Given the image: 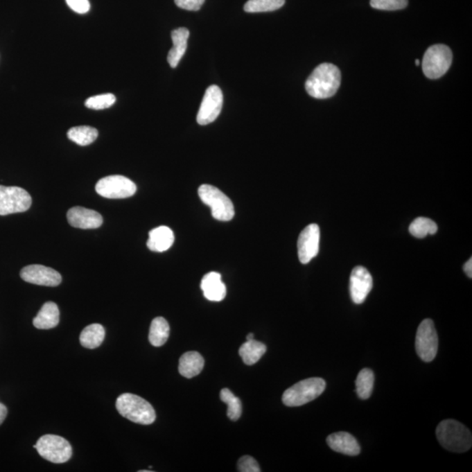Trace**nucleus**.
I'll use <instances>...</instances> for the list:
<instances>
[{
    "mask_svg": "<svg viewBox=\"0 0 472 472\" xmlns=\"http://www.w3.org/2000/svg\"><path fill=\"white\" fill-rule=\"evenodd\" d=\"M341 83V73L337 66L323 63L311 73L306 82V89L311 96L326 99L335 95Z\"/></svg>",
    "mask_w": 472,
    "mask_h": 472,
    "instance_id": "f257e3e1",
    "label": "nucleus"
},
{
    "mask_svg": "<svg viewBox=\"0 0 472 472\" xmlns=\"http://www.w3.org/2000/svg\"><path fill=\"white\" fill-rule=\"evenodd\" d=\"M437 437L442 446L448 451L462 453L471 448V431L457 421H442L437 428Z\"/></svg>",
    "mask_w": 472,
    "mask_h": 472,
    "instance_id": "f03ea898",
    "label": "nucleus"
},
{
    "mask_svg": "<svg viewBox=\"0 0 472 472\" xmlns=\"http://www.w3.org/2000/svg\"><path fill=\"white\" fill-rule=\"evenodd\" d=\"M116 408L122 417L133 423L150 425L156 420V412L148 401L130 393L117 398Z\"/></svg>",
    "mask_w": 472,
    "mask_h": 472,
    "instance_id": "7ed1b4c3",
    "label": "nucleus"
},
{
    "mask_svg": "<svg viewBox=\"0 0 472 472\" xmlns=\"http://www.w3.org/2000/svg\"><path fill=\"white\" fill-rule=\"evenodd\" d=\"M326 383L321 378H309L288 388L283 394V403L288 407H299L323 394Z\"/></svg>",
    "mask_w": 472,
    "mask_h": 472,
    "instance_id": "20e7f679",
    "label": "nucleus"
},
{
    "mask_svg": "<svg viewBox=\"0 0 472 472\" xmlns=\"http://www.w3.org/2000/svg\"><path fill=\"white\" fill-rule=\"evenodd\" d=\"M200 200L212 211L214 219L229 222L234 216V207L231 200L216 186L202 185L199 187Z\"/></svg>",
    "mask_w": 472,
    "mask_h": 472,
    "instance_id": "39448f33",
    "label": "nucleus"
},
{
    "mask_svg": "<svg viewBox=\"0 0 472 472\" xmlns=\"http://www.w3.org/2000/svg\"><path fill=\"white\" fill-rule=\"evenodd\" d=\"M35 448L40 456L53 464H63L72 457L71 445L68 441L55 435H45L37 441Z\"/></svg>",
    "mask_w": 472,
    "mask_h": 472,
    "instance_id": "423d86ee",
    "label": "nucleus"
},
{
    "mask_svg": "<svg viewBox=\"0 0 472 472\" xmlns=\"http://www.w3.org/2000/svg\"><path fill=\"white\" fill-rule=\"evenodd\" d=\"M452 52L442 44L431 46L423 56V70L430 79H438L446 73L452 63Z\"/></svg>",
    "mask_w": 472,
    "mask_h": 472,
    "instance_id": "0eeeda50",
    "label": "nucleus"
},
{
    "mask_svg": "<svg viewBox=\"0 0 472 472\" xmlns=\"http://www.w3.org/2000/svg\"><path fill=\"white\" fill-rule=\"evenodd\" d=\"M31 205V196L25 189L0 186V216L26 212Z\"/></svg>",
    "mask_w": 472,
    "mask_h": 472,
    "instance_id": "6e6552de",
    "label": "nucleus"
},
{
    "mask_svg": "<svg viewBox=\"0 0 472 472\" xmlns=\"http://www.w3.org/2000/svg\"><path fill=\"white\" fill-rule=\"evenodd\" d=\"M96 193L107 199H125L137 192V186L128 178L122 175L105 177L97 182Z\"/></svg>",
    "mask_w": 472,
    "mask_h": 472,
    "instance_id": "1a4fd4ad",
    "label": "nucleus"
},
{
    "mask_svg": "<svg viewBox=\"0 0 472 472\" xmlns=\"http://www.w3.org/2000/svg\"><path fill=\"white\" fill-rule=\"evenodd\" d=\"M418 356L425 362H430L437 356L438 336L433 321L424 320L418 327L416 338Z\"/></svg>",
    "mask_w": 472,
    "mask_h": 472,
    "instance_id": "9d476101",
    "label": "nucleus"
},
{
    "mask_svg": "<svg viewBox=\"0 0 472 472\" xmlns=\"http://www.w3.org/2000/svg\"><path fill=\"white\" fill-rule=\"evenodd\" d=\"M223 94L218 86L212 85L207 89L200 105L197 122L200 125H207L216 121L222 112Z\"/></svg>",
    "mask_w": 472,
    "mask_h": 472,
    "instance_id": "9b49d317",
    "label": "nucleus"
},
{
    "mask_svg": "<svg viewBox=\"0 0 472 472\" xmlns=\"http://www.w3.org/2000/svg\"><path fill=\"white\" fill-rule=\"evenodd\" d=\"M320 229L317 224H310L301 232L297 241V253L303 264L310 263L320 251Z\"/></svg>",
    "mask_w": 472,
    "mask_h": 472,
    "instance_id": "f8f14e48",
    "label": "nucleus"
},
{
    "mask_svg": "<svg viewBox=\"0 0 472 472\" xmlns=\"http://www.w3.org/2000/svg\"><path fill=\"white\" fill-rule=\"evenodd\" d=\"M21 277L26 283L49 287L58 286L62 280L58 271L39 264L23 268Z\"/></svg>",
    "mask_w": 472,
    "mask_h": 472,
    "instance_id": "ddd939ff",
    "label": "nucleus"
},
{
    "mask_svg": "<svg viewBox=\"0 0 472 472\" xmlns=\"http://www.w3.org/2000/svg\"><path fill=\"white\" fill-rule=\"evenodd\" d=\"M373 288V277L369 271L362 266H357L351 271L350 277V294L353 303L365 302Z\"/></svg>",
    "mask_w": 472,
    "mask_h": 472,
    "instance_id": "4468645a",
    "label": "nucleus"
},
{
    "mask_svg": "<svg viewBox=\"0 0 472 472\" xmlns=\"http://www.w3.org/2000/svg\"><path fill=\"white\" fill-rule=\"evenodd\" d=\"M67 218L70 225L81 229H98L103 222L101 214L97 213L96 211L82 207L70 209L67 214Z\"/></svg>",
    "mask_w": 472,
    "mask_h": 472,
    "instance_id": "2eb2a0df",
    "label": "nucleus"
},
{
    "mask_svg": "<svg viewBox=\"0 0 472 472\" xmlns=\"http://www.w3.org/2000/svg\"><path fill=\"white\" fill-rule=\"evenodd\" d=\"M331 450L347 455L357 456L360 453V446L356 438L347 432H337L330 435L326 439Z\"/></svg>",
    "mask_w": 472,
    "mask_h": 472,
    "instance_id": "dca6fc26",
    "label": "nucleus"
},
{
    "mask_svg": "<svg viewBox=\"0 0 472 472\" xmlns=\"http://www.w3.org/2000/svg\"><path fill=\"white\" fill-rule=\"evenodd\" d=\"M200 288L204 297L212 302H220L225 299L227 288L222 282V274L217 272H210L204 276Z\"/></svg>",
    "mask_w": 472,
    "mask_h": 472,
    "instance_id": "f3484780",
    "label": "nucleus"
},
{
    "mask_svg": "<svg viewBox=\"0 0 472 472\" xmlns=\"http://www.w3.org/2000/svg\"><path fill=\"white\" fill-rule=\"evenodd\" d=\"M189 35V30L186 28H177L172 32L173 46L167 56V61L172 68H176L185 55Z\"/></svg>",
    "mask_w": 472,
    "mask_h": 472,
    "instance_id": "a211bd4d",
    "label": "nucleus"
},
{
    "mask_svg": "<svg viewBox=\"0 0 472 472\" xmlns=\"http://www.w3.org/2000/svg\"><path fill=\"white\" fill-rule=\"evenodd\" d=\"M174 234L168 227L160 226L149 232L147 247L154 252H165L173 246Z\"/></svg>",
    "mask_w": 472,
    "mask_h": 472,
    "instance_id": "6ab92c4d",
    "label": "nucleus"
},
{
    "mask_svg": "<svg viewBox=\"0 0 472 472\" xmlns=\"http://www.w3.org/2000/svg\"><path fill=\"white\" fill-rule=\"evenodd\" d=\"M60 322V311L57 304L46 302L43 304L41 311L33 319V324L37 329L49 330L58 326Z\"/></svg>",
    "mask_w": 472,
    "mask_h": 472,
    "instance_id": "aec40b11",
    "label": "nucleus"
},
{
    "mask_svg": "<svg viewBox=\"0 0 472 472\" xmlns=\"http://www.w3.org/2000/svg\"><path fill=\"white\" fill-rule=\"evenodd\" d=\"M203 357L198 351H187L180 359L179 372L182 376L191 379V378L199 376L203 370Z\"/></svg>",
    "mask_w": 472,
    "mask_h": 472,
    "instance_id": "412c9836",
    "label": "nucleus"
},
{
    "mask_svg": "<svg viewBox=\"0 0 472 472\" xmlns=\"http://www.w3.org/2000/svg\"><path fill=\"white\" fill-rule=\"evenodd\" d=\"M266 346L263 343L254 340H247L240 347L239 354L244 363L247 366H252L259 362L266 353Z\"/></svg>",
    "mask_w": 472,
    "mask_h": 472,
    "instance_id": "4be33fe9",
    "label": "nucleus"
},
{
    "mask_svg": "<svg viewBox=\"0 0 472 472\" xmlns=\"http://www.w3.org/2000/svg\"><path fill=\"white\" fill-rule=\"evenodd\" d=\"M105 330L101 324H92L83 329L80 335V342L83 347L95 349L105 340Z\"/></svg>",
    "mask_w": 472,
    "mask_h": 472,
    "instance_id": "5701e85b",
    "label": "nucleus"
},
{
    "mask_svg": "<svg viewBox=\"0 0 472 472\" xmlns=\"http://www.w3.org/2000/svg\"><path fill=\"white\" fill-rule=\"evenodd\" d=\"M170 334L168 322L162 317L152 320L150 327L149 341L153 347H159L166 343Z\"/></svg>",
    "mask_w": 472,
    "mask_h": 472,
    "instance_id": "b1692460",
    "label": "nucleus"
},
{
    "mask_svg": "<svg viewBox=\"0 0 472 472\" xmlns=\"http://www.w3.org/2000/svg\"><path fill=\"white\" fill-rule=\"evenodd\" d=\"M97 137H98V132L90 126L73 127L68 132L69 139L81 146H89L95 142Z\"/></svg>",
    "mask_w": 472,
    "mask_h": 472,
    "instance_id": "393cba45",
    "label": "nucleus"
},
{
    "mask_svg": "<svg viewBox=\"0 0 472 472\" xmlns=\"http://www.w3.org/2000/svg\"><path fill=\"white\" fill-rule=\"evenodd\" d=\"M358 396L362 400H367L373 393L374 374L373 371L365 368L358 374L356 381Z\"/></svg>",
    "mask_w": 472,
    "mask_h": 472,
    "instance_id": "a878e982",
    "label": "nucleus"
},
{
    "mask_svg": "<svg viewBox=\"0 0 472 472\" xmlns=\"http://www.w3.org/2000/svg\"><path fill=\"white\" fill-rule=\"evenodd\" d=\"M220 400L227 405V417L232 421L238 420L243 413V404L239 398L234 396L229 388H223L220 391Z\"/></svg>",
    "mask_w": 472,
    "mask_h": 472,
    "instance_id": "bb28decb",
    "label": "nucleus"
},
{
    "mask_svg": "<svg viewBox=\"0 0 472 472\" xmlns=\"http://www.w3.org/2000/svg\"><path fill=\"white\" fill-rule=\"evenodd\" d=\"M437 223L425 217H419L410 224V233L417 238H424L428 234H435L437 232Z\"/></svg>",
    "mask_w": 472,
    "mask_h": 472,
    "instance_id": "cd10ccee",
    "label": "nucleus"
},
{
    "mask_svg": "<svg viewBox=\"0 0 472 472\" xmlns=\"http://www.w3.org/2000/svg\"><path fill=\"white\" fill-rule=\"evenodd\" d=\"M286 0H249L244 6L246 12H267L279 10L284 5Z\"/></svg>",
    "mask_w": 472,
    "mask_h": 472,
    "instance_id": "c85d7f7f",
    "label": "nucleus"
},
{
    "mask_svg": "<svg viewBox=\"0 0 472 472\" xmlns=\"http://www.w3.org/2000/svg\"><path fill=\"white\" fill-rule=\"evenodd\" d=\"M116 96L113 94H103L89 97L86 100L85 106L91 110H105L115 105Z\"/></svg>",
    "mask_w": 472,
    "mask_h": 472,
    "instance_id": "c756f323",
    "label": "nucleus"
},
{
    "mask_svg": "<svg viewBox=\"0 0 472 472\" xmlns=\"http://www.w3.org/2000/svg\"><path fill=\"white\" fill-rule=\"evenodd\" d=\"M408 4V0H371L372 8L383 11H397L406 8Z\"/></svg>",
    "mask_w": 472,
    "mask_h": 472,
    "instance_id": "7c9ffc66",
    "label": "nucleus"
},
{
    "mask_svg": "<svg viewBox=\"0 0 472 472\" xmlns=\"http://www.w3.org/2000/svg\"><path fill=\"white\" fill-rule=\"evenodd\" d=\"M238 471L241 472H260L261 469L259 463L252 457L243 456L238 461Z\"/></svg>",
    "mask_w": 472,
    "mask_h": 472,
    "instance_id": "2f4dec72",
    "label": "nucleus"
},
{
    "mask_svg": "<svg viewBox=\"0 0 472 472\" xmlns=\"http://www.w3.org/2000/svg\"><path fill=\"white\" fill-rule=\"evenodd\" d=\"M177 6L187 11H199L205 0H174Z\"/></svg>",
    "mask_w": 472,
    "mask_h": 472,
    "instance_id": "473e14b6",
    "label": "nucleus"
},
{
    "mask_svg": "<svg viewBox=\"0 0 472 472\" xmlns=\"http://www.w3.org/2000/svg\"><path fill=\"white\" fill-rule=\"evenodd\" d=\"M66 2L73 12L80 13V15H85L89 11V0H66Z\"/></svg>",
    "mask_w": 472,
    "mask_h": 472,
    "instance_id": "72a5a7b5",
    "label": "nucleus"
},
{
    "mask_svg": "<svg viewBox=\"0 0 472 472\" xmlns=\"http://www.w3.org/2000/svg\"><path fill=\"white\" fill-rule=\"evenodd\" d=\"M6 416H8V408L4 404L0 403V425L4 423Z\"/></svg>",
    "mask_w": 472,
    "mask_h": 472,
    "instance_id": "f704fd0d",
    "label": "nucleus"
},
{
    "mask_svg": "<svg viewBox=\"0 0 472 472\" xmlns=\"http://www.w3.org/2000/svg\"><path fill=\"white\" fill-rule=\"evenodd\" d=\"M464 270L465 274H467L470 279L472 277V259H470L467 261L466 263L464 265Z\"/></svg>",
    "mask_w": 472,
    "mask_h": 472,
    "instance_id": "c9c22d12",
    "label": "nucleus"
},
{
    "mask_svg": "<svg viewBox=\"0 0 472 472\" xmlns=\"http://www.w3.org/2000/svg\"><path fill=\"white\" fill-rule=\"evenodd\" d=\"M254 340V334L253 333L247 334V340Z\"/></svg>",
    "mask_w": 472,
    "mask_h": 472,
    "instance_id": "e433bc0d",
    "label": "nucleus"
},
{
    "mask_svg": "<svg viewBox=\"0 0 472 472\" xmlns=\"http://www.w3.org/2000/svg\"><path fill=\"white\" fill-rule=\"evenodd\" d=\"M152 470H148V471H146V470L139 471V472H152Z\"/></svg>",
    "mask_w": 472,
    "mask_h": 472,
    "instance_id": "4c0bfd02",
    "label": "nucleus"
},
{
    "mask_svg": "<svg viewBox=\"0 0 472 472\" xmlns=\"http://www.w3.org/2000/svg\"><path fill=\"white\" fill-rule=\"evenodd\" d=\"M416 64L418 66L420 64V61L419 60H416Z\"/></svg>",
    "mask_w": 472,
    "mask_h": 472,
    "instance_id": "58836bf2",
    "label": "nucleus"
}]
</instances>
